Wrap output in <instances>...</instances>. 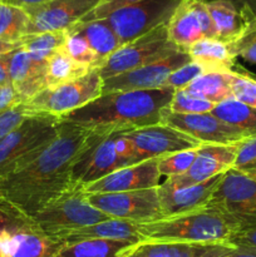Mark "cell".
<instances>
[{
	"label": "cell",
	"instance_id": "cell-1",
	"mask_svg": "<svg viewBox=\"0 0 256 257\" xmlns=\"http://www.w3.org/2000/svg\"><path fill=\"white\" fill-rule=\"evenodd\" d=\"M90 131L60 120L58 136L25 167L0 178V213L30 220L72 188V171Z\"/></svg>",
	"mask_w": 256,
	"mask_h": 257
},
{
	"label": "cell",
	"instance_id": "cell-2",
	"mask_svg": "<svg viewBox=\"0 0 256 257\" xmlns=\"http://www.w3.org/2000/svg\"><path fill=\"white\" fill-rule=\"evenodd\" d=\"M175 90H119L102 93L84 107L59 119L95 133H124L161 123Z\"/></svg>",
	"mask_w": 256,
	"mask_h": 257
},
{
	"label": "cell",
	"instance_id": "cell-3",
	"mask_svg": "<svg viewBox=\"0 0 256 257\" xmlns=\"http://www.w3.org/2000/svg\"><path fill=\"white\" fill-rule=\"evenodd\" d=\"M138 230L142 240L203 243H228L231 236L236 232L218 211L206 206L181 215L138 223Z\"/></svg>",
	"mask_w": 256,
	"mask_h": 257
},
{
	"label": "cell",
	"instance_id": "cell-4",
	"mask_svg": "<svg viewBox=\"0 0 256 257\" xmlns=\"http://www.w3.org/2000/svg\"><path fill=\"white\" fill-rule=\"evenodd\" d=\"M60 119L35 114L0 142V178L19 171L38 157L57 138Z\"/></svg>",
	"mask_w": 256,
	"mask_h": 257
},
{
	"label": "cell",
	"instance_id": "cell-5",
	"mask_svg": "<svg viewBox=\"0 0 256 257\" xmlns=\"http://www.w3.org/2000/svg\"><path fill=\"white\" fill-rule=\"evenodd\" d=\"M110 220L88 202L82 187H72L53 200L30 221L50 237Z\"/></svg>",
	"mask_w": 256,
	"mask_h": 257
},
{
	"label": "cell",
	"instance_id": "cell-6",
	"mask_svg": "<svg viewBox=\"0 0 256 257\" xmlns=\"http://www.w3.org/2000/svg\"><path fill=\"white\" fill-rule=\"evenodd\" d=\"M206 207L218 211L236 232L256 228V180L241 171H227Z\"/></svg>",
	"mask_w": 256,
	"mask_h": 257
},
{
	"label": "cell",
	"instance_id": "cell-7",
	"mask_svg": "<svg viewBox=\"0 0 256 257\" xmlns=\"http://www.w3.org/2000/svg\"><path fill=\"white\" fill-rule=\"evenodd\" d=\"M180 48L168 39L167 23L151 30L133 42L118 48L98 68L102 79L152 64L180 52Z\"/></svg>",
	"mask_w": 256,
	"mask_h": 257
},
{
	"label": "cell",
	"instance_id": "cell-8",
	"mask_svg": "<svg viewBox=\"0 0 256 257\" xmlns=\"http://www.w3.org/2000/svg\"><path fill=\"white\" fill-rule=\"evenodd\" d=\"M103 79L98 69L90 70L84 77L53 88H45L25 105L35 114L60 118L72 113L102 94Z\"/></svg>",
	"mask_w": 256,
	"mask_h": 257
},
{
	"label": "cell",
	"instance_id": "cell-9",
	"mask_svg": "<svg viewBox=\"0 0 256 257\" xmlns=\"http://www.w3.org/2000/svg\"><path fill=\"white\" fill-rule=\"evenodd\" d=\"M63 246L30 220L0 213V257H54Z\"/></svg>",
	"mask_w": 256,
	"mask_h": 257
},
{
	"label": "cell",
	"instance_id": "cell-10",
	"mask_svg": "<svg viewBox=\"0 0 256 257\" xmlns=\"http://www.w3.org/2000/svg\"><path fill=\"white\" fill-rule=\"evenodd\" d=\"M181 0H142L124 7L104 18L120 44L138 39L160 25L166 24Z\"/></svg>",
	"mask_w": 256,
	"mask_h": 257
},
{
	"label": "cell",
	"instance_id": "cell-11",
	"mask_svg": "<svg viewBox=\"0 0 256 257\" xmlns=\"http://www.w3.org/2000/svg\"><path fill=\"white\" fill-rule=\"evenodd\" d=\"M88 202L110 218L146 223L163 217L157 187L113 193H87Z\"/></svg>",
	"mask_w": 256,
	"mask_h": 257
},
{
	"label": "cell",
	"instance_id": "cell-12",
	"mask_svg": "<svg viewBox=\"0 0 256 257\" xmlns=\"http://www.w3.org/2000/svg\"><path fill=\"white\" fill-rule=\"evenodd\" d=\"M128 165L119 157L114 133H90L72 171V187H85Z\"/></svg>",
	"mask_w": 256,
	"mask_h": 257
},
{
	"label": "cell",
	"instance_id": "cell-13",
	"mask_svg": "<svg viewBox=\"0 0 256 257\" xmlns=\"http://www.w3.org/2000/svg\"><path fill=\"white\" fill-rule=\"evenodd\" d=\"M161 123L198 141L201 145H236L250 137L238 128L227 124L211 113L202 114H176L166 108Z\"/></svg>",
	"mask_w": 256,
	"mask_h": 257
},
{
	"label": "cell",
	"instance_id": "cell-14",
	"mask_svg": "<svg viewBox=\"0 0 256 257\" xmlns=\"http://www.w3.org/2000/svg\"><path fill=\"white\" fill-rule=\"evenodd\" d=\"M102 0H50L25 9L29 17L28 35L68 30L82 22Z\"/></svg>",
	"mask_w": 256,
	"mask_h": 257
},
{
	"label": "cell",
	"instance_id": "cell-15",
	"mask_svg": "<svg viewBox=\"0 0 256 257\" xmlns=\"http://www.w3.org/2000/svg\"><path fill=\"white\" fill-rule=\"evenodd\" d=\"M168 39L185 50L205 38L215 39V28L203 0H181L167 22Z\"/></svg>",
	"mask_w": 256,
	"mask_h": 257
},
{
	"label": "cell",
	"instance_id": "cell-16",
	"mask_svg": "<svg viewBox=\"0 0 256 257\" xmlns=\"http://www.w3.org/2000/svg\"><path fill=\"white\" fill-rule=\"evenodd\" d=\"M123 135L127 136L135 145L136 163L181 151L193 150L201 146L198 141L190 136L162 123L124 132Z\"/></svg>",
	"mask_w": 256,
	"mask_h": 257
},
{
	"label": "cell",
	"instance_id": "cell-17",
	"mask_svg": "<svg viewBox=\"0 0 256 257\" xmlns=\"http://www.w3.org/2000/svg\"><path fill=\"white\" fill-rule=\"evenodd\" d=\"M191 62L185 50L175 53L171 57L115 77L103 80L102 93L119 90H152L165 87L168 77L182 65Z\"/></svg>",
	"mask_w": 256,
	"mask_h": 257
},
{
	"label": "cell",
	"instance_id": "cell-18",
	"mask_svg": "<svg viewBox=\"0 0 256 257\" xmlns=\"http://www.w3.org/2000/svg\"><path fill=\"white\" fill-rule=\"evenodd\" d=\"M237 146L236 145H208L203 143L198 147L197 156L192 166L186 173L168 177L163 185L172 188L186 187L205 182L215 176L222 175L235 167Z\"/></svg>",
	"mask_w": 256,
	"mask_h": 257
},
{
	"label": "cell",
	"instance_id": "cell-19",
	"mask_svg": "<svg viewBox=\"0 0 256 257\" xmlns=\"http://www.w3.org/2000/svg\"><path fill=\"white\" fill-rule=\"evenodd\" d=\"M233 248L230 243L142 240L123 248L118 257H225Z\"/></svg>",
	"mask_w": 256,
	"mask_h": 257
},
{
	"label": "cell",
	"instance_id": "cell-20",
	"mask_svg": "<svg viewBox=\"0 0 256 257\" xmlns=\"http://www.w3.org/2000/svg\"><path fill=\"white\" fill-rule=\"evenodd\" d=\"M158 158L146 160L114 171L90 185L82 187L87 193H113L155 188L161 185Z\"/></svg>",
	"mask_w": 256,
	"mask_h": 257
},
{
	"label": "cell",
	"instance_id": "cell-21",
	"mask_svg": "<svg viewBox=\"0 0 256 257\" xmlns=\"http://www.w3.org/2000/svg\"><path fill=\"white\" fill-rule=\"evenodd\" d=\"M223 175L225 173L215 176L205 182L186 186V187L172 188L161 183L157 187V192L163 217L181 215L205 207L220 181L222 180Z\"/></svg>",
	"mask_w": 256,
	"mask_h": 257
},
{
	"label": "cell",
	"instance_id": "cell-22",
	"mask_svg": "<svg viewBox=\"0 0 256 257\" xmlns=\"http://www.w3.org/2000/svg\"><path fill=\"white\" fill-rule=\"evenodd\" d=\"M10 83L20 102L25 103L47 88L45 64L30 57L22 47L8 53Z\"/></svg>",
	"mask_w": 256,
	"mask_h": 257
},
{
	"label": "cell",
	"instance_id": "cell-23",
	"mask_svg": "<svg viewBox=\"0 0 256 257\" xmlns=\"http://www.w3.org/2000/svg\"><path fill=\"white\" fill-rule=\"evenodd\" d=\"M53 238L64 245L89 240L128 241L132 243L142 241V236L138 230V223L117 220V218H110V220L103 221V222L85 226V227L55 236Z\"/></svg>",
	"mask_w": 256,
	"mask_h": 257
},
{
	"label": "cell",
	"instance_id": "cell-24",
	"mask_svg": "<svg viewBox=\"0 0 256 257\" xmlns=\"http://www.w3.org/2000/svg\"><path fill=\"white\" fill-rule=\"evenodd\" d=\"M208 13L215 28V39L231 44L253 23L231 0H207Z\"/></svg>",
	"mask_w": 256,
	"mask_h": 257
},
{
	"label": "cell",
	"instance_id": "cell-25",
	"mask_svg": "<svg viewBox=\"0 0 256 257\" xmlns=\"http://www.w3.org/2000/svg\"><path fill=\"white\" fill-rule=\"evenodd\" d=\"M185 52L191 60L200 64L206 73H236V57L226 43L213 38H205L193 43Z\"/></svg>",
	"mask_w": 256,
	"mask_h": 257
},
{
	"label": "cell",
	"instance_id": "cell-26",
	"mask_svg": "<svg viewBox=\"0 0 256 257\" xmlns=\"http://www.w3.org/2000/svg\"><path fill=\"white\" fill-rule=\"evenodd\" d=\"M68 32L78 33L87 40L88 44L90 45L93 52L95 53V55L99 59L100 65L118 48L122 47L119 39H118V37L105 19L78 23L74 27L68 29Z\"/></svg>",
	"mask_w": 256,
	"mask_h": 257
},
{
	"label": "cell",
	"instance_id": "cell-27",
	"mask_svg": "<svg viewBox=\"0 0 256 257\" xmlns=\"http://www.w3.org/2000/svg\"><path fill=\"white\" fill-rule=\"evenodd\" d=\"M235 73H205L185 88L190 94L215 104L233 98L232 77Z\"/></svg>",
	"mask_w": 256,
	"mask_h": 257
},
{
	"label": "cell",
	"instance_id": "cell-28",
	"mask_svg": "<svg viewBox=\"0 0 256 257\" xmlns=\"http://www.w3.org/2000/svg\"><path fill=\"white\" fill-rule=\"evenodd\" d=\"M89 68L78 64L62 49L55 52L45 64V83L47 88L58 87L84 77L90 72Z\"/></svg>",
	"mask_w": 256,
	"mask_h": 257
},
{
	"label": "cell",
	"instance_id": "cell-29",
	"mask_svg": "<svg viewBox=\"0 0 256 257\" xmlns=\"http://www.w3.org/2000/svg\"><path fill=\"white\" fill-rule=\"evenodd\" d=\"M211 114L248 136L256 135V108L230 98L215 105Z\"/></svg>",
	"mask_w": 256,
	"mask_h": 257
},
{
	"label": "cell",
	"instance_id": "cell-30",
	"mask_svg": "<svg viewBox=\"0 0 256 257\" xmlns=\"http://www.w3.org/2000/svg\"><path fill=\"white\" fill-rule=\"evenodd\" d=\"M132 242L113 240H89L65 243L54 257H118Z\"/></svg>",
	"mask_w": 256,
	"mask_h": 257
},
{
	"label": "cell",
	"instance_id": "cell-31",
	"mask_svg": "<svg viewBox=\"0 0 256 257\" xmlns=\"http://www.w3.org/2000/svg\"><path fill=\"white\" fill-rule=\"evenodd\" d=\"M67 37V30L30 34L20 40V47L27 50L33 59L45 63L55 52L64 47Z\"/></svg>",
	"mask_w": 256,
	"mask_h": 257
},
{
	"label": "cell",
	"instance_id": "cell-32",
	"mask_svg": "<svg viewBox=\"0 0 256 257\" xmlns=\"http://www.w3.org/2000/svg\"><path fill=\"white\" fill-rule=\"evenodd\" d=\"M29 17L20 8L0 2V40L18 43L28 35Z\"/></svg>",
	"mask_w": 256,
	"mask_h": 257
},
{
	"label": "cell",
	"instance_id": "cell-33",
	"mask_svg": "<svg viewBox=\"0 0 256 257\" xmlns=\"http://www.w3.org/2000/svg\"><path fill=\"white\" fill-rule=\"evenodd\" d=\"M63 50L78 64L84 65L89 69H98L99 68L100 62L98 57L93 52L87 40L78 33L68 32V37L64 43V47H63Z\"/></svg>",
	"mask_w": 256,
	"mask_h": 257
},
{
	"label": "cell",
	"instance_id": "cell-34",
	"mask_svg": "<svg viewBox=\"0 0 256 257\" xmlns=\"http://www.w3.org/2000/svg\"><path fill=\"white\" fill-rule=\"evenodd\" d=\"M215 105V103L190 94L185 89H180L175 90L167 109L176 114H202L212 112Z\"/></svg>",
	"mask_w": 256,
	"mask_h": 257
},
{
	"label": "cell",
	"instance_id": "cell-35",
	"mask_svg": "<svg viewBox=\"0 0 256 257\" xmlns=\"http://www.w3.org/2000/svg\"><path fill=\"white\" fill-rule=\"evenodd\" d=\"M197 150L198 147L193 150L171 153V155L158 158V170H160L161 176H167L168 178L181 176L187 172L197 156Z\"/></svg>",
	"mask_w": 256,
	"mask_h": 257
},
{
	"label": "cell",
	"instance_id": "cell-36",
	"mask_svg": "<svg viewBox=\"0 0 256 257\" xmlns=\"http://www.w3.org/2000/svg\"><path fill=\"white\" fill-rule=\"evenodd\" d=\"M35 115L29 108L25 105V103L15 105L10 109L5 110L0 114V142L5 137L10 135L14 130H17L25 119Z\"/></svg>",
	"mask_w": 256,
	"mask_h": 257
},
{
	"label": "cell",
	"instance_id": "cell-37",
	"mask_svg": "<svg viewBox=\"0 0 256 257\" xmlns=\"http://www.w3.org/2000/svg\"><path fill=\"white\" fill-rule=\"evenodd\" d=\"M206 70L201 67L200 64L195 62H188L187 64L182 65L181 68H178L177 70L172 73V74L168 77L167 82H166L165 87L163 88H170L173 90H180L185 89L190 83H192L196 78H198L200 75L205 74Z\"/></svg>",
	"mask_w": 256,
	"mask_h": 257
},
{
	"label": "cell",
	"instance_id": "cell-38",
	"mask_svg": "<svg viewBox=\"0 0 256 257\" xmlns=\"http://www.w3.org/2000/svg\"><path fill=\"white\" fill-rule=\"evenodd\" d=\"M232 95L238 102L256 108V79L236 72L232 77Z\"/></svg>",
	"mask_w": 256,
	"mask_h": 257
},
{
	"label": "cell",
	"instance_id": "cell-39",
	"mask_svg": "<svg viewBox=\"0 0 256 257\" xmlns=\"http://www.w3.org/2000/svg\"><path fill=\"white\" fill-rule=\"evenodd\" d=\"M231 53L236 58H242L256 64V23H253L236 42L228 44Z\"/></svg>",
	"mask_w": 256,
	"mask_h": 257
},
{
	"label": "cell",
	"instance_id": "cell-40",
	"mask_svg": "<svg viewBox=\"0 0 256 257\" xmlns=\"http://www.w3.org/2000/svg\"><path fill=\"white\" fill-rule=\"evenodd\" d=\"M142 0H102L99 4L95 7V9H93L82 22H90V20H98V19H104L108 15L112 14L113 12L118 9H122L124 7H130V5L136 4V3H140Z\"/></svg>",
	"mask_w": 256,
	"mask_h": 257
},
{
	"label": "cell",
	"instance_id": "cell-41",
	"mask_svg": "<svg viewBox=\"0 0 256 257\" xmlns=\"http://www.w3.org/2000/svg\"><path fill=\"white\" fill-rule=\"evenodd\" d=\"M237 156H236L235 170H241L245 166L256 162V135L250 136L245 140L236 143Z\"/></svg>",
	"mask_w": 256,
	"mask_h": 257
},
{
	"label": "cell",
	"instance_id": "cell-42",
	"mask_svg": "<svg viewBox=\"0 0 256 257\" xmlns=\"http://www.w3.org/2000/svg\"><path fill=\"white\" fill-rule=\"evenodd\" d=\"M228 243L235 247L256 248V228L235 232L228 240Z\"/></svg>",
	"mask_w": 256,
	"mask_h": 257
},
{
	"label": "cell",
	"instance_id": "cell-43",
	"mask_svg": "<svg viewBox=\"0 0 256 257\" xmlns=\"http://www.w3.org/2000/svg\"><path fill=\"white\" fill-rule=\"evenodd\" d=\"M20 103L22 102H20L15 89L13 88L12 83L0 87V114L5 110L10 109V108L20 104Z\"/></svg>",
	"mask_w": 256,
	"mask_h": 257
},
{
	"label": "cell",
	"instance_id": "cell-44",
	"mask_svg": "<svg viewBox=\"0 0 256 257\" xmlns=\"http://www.w3.org/2000/svg\"><path fill=\"white\" fill-rule=\"evenodd\" d=\"M231 2L251 20V23H256V0H231Z\"/></svg>",
	"mask_w": 256,
	"mask_h": 257
},
{
	"label": "cell",
	"instance_id": "cell-45",
	"mask_svg": "<svg viewBox=\"0 0 256 257\" xmlns=\"http://www.w3.org/2000/svg\"><path fill=\"white\" fill-rule=\"evenodd\" d=\"M0 2L25 10V9H29V8H34V7H39V5H43V4H47V3H49L50 0H0Z\"/></svg>",
	"mask_w": 256,
	"mask_h": 257
},
{
	"label": "cell",
	"instance_id": "cell-46",
	"mask_svg": "<svg viewBox=\"0 0 256 257\" xmlns=\"http://www.w3.org/2000/svg\"><path fill=\"white\" fill-rule=\"evenodd\" d=\"M9 62H8V54H4L0 57V87L9 84Z\"/></svg>",
	"mask_w": 256,
	"mask_h": 257
},
{
	"label": "cell",
	"instance_id": "cell-47",
	"mask_svg": "<svg viewBox=\"0 0 256 257\" xmlns=\"http://www.w3.org/2000/svg\"><path fill=\"white\" fill-rule=\"evenodd\" d=\"M225 257H256V248L251 247H235Z\"/></svg>",
	"mask_w": 256,
	"mask_h": 257
},
{
	"label": "cell",
	"instance_id": "cell-48",
	"mask_svg": "<svg viewBox=\"0 0 256 257\" xmlns=\"http://www.w3.org/2000/svg\"><path fill=\"white\" fill-rule=\"evenodd\" d=\"M19 47H20V42L10 43V42H4V40H0V57L13 52V50H15Z\"/></svg>",
	"mask_w": 256,
	"mask_h": 257
},
{
	"label": "cell",
	"instance_id": "cell-49",
	"mask_svg": "<svg viewBox=\"0 0 256 257\" xmlns=\"http://www.w3.org/2000/svg\"><path fill=\"white\" fill-rule=\"evenodd\" d=\"M237 171H241V172H243L245 175L250 176V177H252L253 180H256V162L251 163V165L248 166H245V167Z\"/></svg>",
	"mask_w": 256,
	"mask_h": 257
},
{
	"label": "cell",
	"instance_id": "cell-50",
	"mask_svg": "<svg viewBox=\"0 0 256 257\" xmlns=\"http://www.w3.org/2000/svg\"><path fill=\"white\" fill-rule=\"evenodd\" d=\"M203 2H206V0H203Z\"/></svg>",
	"mask_w": 256,
	"mask_h": 257
}]
</instances>
